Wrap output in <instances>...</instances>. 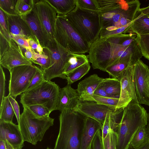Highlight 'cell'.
I'll list each match as a JSON object with an SVG mask.
<instances>
[{
	"label": "cell",
	"mask_w": 149,
	"mask_h": 149,
	"mask_svg": "<svg viewBox=\"0 0 149 149\" xmlns=\"http://www.w3.org/2000/svg\"><path fill=\"white\" fill-rule=\"evenodd\" d=\"M127 34L121 33L100 38L91 46L87 56L94 69L106 72L109 66L118 62L134 65L143 56L136 40L131 45L122 44Z\"/></svg>",
	"instance_id": "1"
},
{
	"label": "cell",
	"mask_w": 149,
	"mask_h": 149,
	"mask_svg": "<svg viewBox=\"0 0 149 149\" xmlns=\"http://www.w3.org/2000/svg\"><path fill=\"white\" fill-rule=\"evenodd\" d=\"M97 0L102 29L110 26L118 28L132 22L141 5L137 0Z\"/></svg>",
	"instance_id": "2"
},
{
	"label": "cell",
	"mask_w": 149,
	"mask_h": 149,
	"mask_svg": "<svg viewBox=\"0 0 149 149\" xmlns=\"http://www.w3.org/2000/svg\"><path fill=\"white\" fill-rule=\"evenodd\" d=\"M148 113L138 102L132 100L123 109V113L116 131L117 149H129L139 130L147 125Z\"/></svg>",
	"instance_id": "3"
},
{
	"label": "cell",
	"mask_w": 149,
	"mask_h": 149,
	"mask_svg": "<svg viewBox=\"0 0 149 149\" xmlns=\"http://www.w3.org/2000/svg\"><path fill=\"white\" fill-rule=\"evenodd\" d=\"M85 118L73 110L61 112L59 132L54 149H79Z\"/></svg>",
	"instance_id": "4"
},
{
	"label": "cell",
	"mask_w": 149,
	"mask_h": 149,
	"mask_svg": "<svg viewBox=\"0 0 149 149\" xmlns=\"http://www.w3.org/2000/svg\"><path fill=\"white\" fill-rule=\"evenodd\" d=\"M64 17L74 30L90 45L99 38L102 27L99 12L75 8Z\"/></svg>",
	"instance_id": "5"
},
{
	"label": "cell",
	"mask_w": 149,
	"mask_h": 149,
	"mask_svg": "<svg viewBox=\"0 0 149 149\" xmlns=\"http://www.w3.org/2000/svg\"><path fill=\"white\" fill-rule=\"evenodd\" d=\"M20 115V130L24 141L35 145L43 139L45 133L54 125V119L39 116L25 106Z\"/></svg>",
	"instance_id": "6"
},
{
	"label": "cell",
	"mask_w": 149,
	"mask_h": 149,
	"mask_svg": "<svg viewBox=\"0 0 149 149\" xmlns=\"http://www.w3.org/2000/svg\"><path fill=\"white\" fill-rule=\"evenodd\" d=\"M60 88L55 82L44 80L37 86L21 94L23 107L41 105L51 112L56 110Z\"/></svg>",
	"instance_id": "7"
},
{
	"label": "cell",
	"mask_w": 149,
	"mask_h": 149,
	"mask_svg": "<svg viewBox=\"0 0 149 149\" xmlns=\"http://www.w3.org/2000/svg\"><path fill=\"white\" fill-rule=\"evenodd\" d=\"M55 38L63 47L73 54L88 53L91 47L64 17L57 16Z\"/></svg>",
	"instance_id": "8"
},
{
	"label": "cell",
	"mask_w": 149,
	"mask_h": 149,
	"mask_svg": "<svg viewBox=\"0 0 149 149\" xmlns=\"http://www.w3.org/2000/svg\"><path fill=\"white\" fill-rule=\"evenodd\" d=\"M45 49L48 54L51 60V64L47 69L42 70L45 80L50 81L56 77L66 79L64 74L66 64L71 53L61 46L54 38L49 40Z\"/></svg>",
	"instance_id": "9"
},
{
	"label": "cell",
	"mask_w": 149,
	"mask_h": 149,
	"mask_svg": "<svg viewBox=\"0 0 149 149\" xmlns=\"http://www.w3.org/2000/svg\"><path fill=\"white\" fill-rule=\"evenodd\" d=\"M34 65H24L12 68L9 71V95L14 99L27 90L36 71Z\"/></svg>",
	"instance_id": "10"
},
{
	"label": "cell",
	"mask_w": 149,
	"mask_h": 149,
	"mask_svg": "<svg viewBox=\"0 0 149 149\" xmlns=\"http://www.w3.org/2000/svg\"><path fill=\"white\" fill-rule=\"evenodd\" d=\"M33 10L37 16L49 41L55 38L57 16L55 10L46 0H34Z\"/></svg>",
	"instance_id": "11"
},
{
	"label": "cell",
	"mask_w": 149,
	"mask_h": 149,
	"mask_svg": "<svg viewBox=\"0 0 149 149\" xmlns=\"http://www.w3.org/2000/svg\"><path fill=\"white\" fill-rule=\"evenodd\" d=\"M134 79L139 103L149 106V86L148 78L149 67L140 59L134 65Z\"/></svg>",
	"instance_id": "12"
},
{
	"label": "cell",
	"mask_w": 149,
	"mask_h": 149,
	"mask_svg": "<svg viewBox=\"0 0 149 149\" xmlns=\"http://www.w3.org/2000/svg\"><path fill=\"white\" fill-rule=\"evenodd\" d=\"M133 65H129L118 79L120 82L121 91L116 109L124 108L132 100L138 102L135 89Z\"/></svg>",
	"instance_id": "13"
},
{
	"label": "cell",
	"mask_w": 149,
	"mask_h": 149,
	"mask_svg": "<svg viewBox=\"0 0 149 149\" xmlns=\"http://www.w3.org/2000/svg\"><path fill=\"white\" fill-rule=\"evenodd\" d=\"M9 47L0 58V65L9 71L13 68L24 65H31L32 62L25 56L22 49L12 38Z\"/></svg>",
	"instance_id": "14"
},
{
	"label": "cell",
	"mask_w": 149,
	"mask_h": 149,
	"mask_svg": "<svg viewBox=\"0 0 149 149\" xmlns=\"http://www.w3.org/2000/svg\"><path fill=\"white\" fill-rule=\"evenodd\" d=\"M115 110L94 101L79 100L73 110L85 117L93 118L102 125L107 114Z\"/></svg>",
	"instance_id": "15"
},
{
	"label": "cell",
	"mask_w": 149,
	"mask_h": 149,
	"mask_svg": "<svg viewBox=\"0 0 149 149\" xmlns=\"http://www.w3.org/2000/svg\"><path fill=\"white\" fill-rule=\"evenodd\" d=\"M0 140L8 141L15 149H22L24 141L18 125L0 121Z\"/></svg>",
	"instance_id": "16"
},
{
	"label": "cell",
	"mask_w": 149,
	"mask_h": 149,
	"mask_svg": "<svg viewBox=\"0 0 149 149\" xmlns=\"http://www.w3.org/2000/svg\"><path fill=\"white\" fill-rule=\"evenodd\" d=\"M5 13L10 36H18L27 39H33L38 42L27 23L21 16Z\"/></svg>",
	"instance_id": "17"
},
{
	"label": "cell",
	"mask_w": 149,
	"mask_h": 149,
	"mask_svg": "<svg viewBox=\"0 0 149 149\" xmlns=\"http://www.w3.org/2000/svg\"><path fill=\"white\" fill-rule=\"evenodd\" d=\"M104 79L93 74L80 82L77 89L79 100L94 101V92Z\"/></svg>",
	"instance_id": "18"
},
{
	"label": "cell",
	"mask_w": 149,
	"mask_h": 149,
	"mask_svg": "<svg viewBox=\"0 0 149 149\" xmlns=\"http://www.w3.org/2000/svg\"><path fill=\"white\" fill-rule=\"evenodd\" d=\"M79 101L77 90L67 85L59 90L56 110L61 112L65 109L73 110Z\"/></svg>",
	"instance_id": "19"
},
{
	"label": "cell",
	"mask_w": 149,
	"mask_h": 149,
	"mask_svg": "<svg viewBox=\"0 0 149 149\" xmlns=\"http://www.w3.org/2000/svg\"><path fill=\"white\" fill-rule=\"evenodd\" d=\"M102 125L95 120L86 117L82 132L79 149H91L95 136Z\"/></svg>",
	"instance_id": "20"
},
{
	"label": "cell",
	"mask_w": 149,
	"mask_h": 149,
	"mask_svg": "<svg viewBox=\"0 0 149 149\" xmlns=\"http://www.w3.org/2000/svg\"><path fill=\"white\" fill-rule=\"evenodd\" d=\"M26 22L33 35L42 47L47 45L49 40L44 33L38 18L32 10L25 15L21 16Z\"/></svg>",
	"instance_id": "21"
},
{
	"label": "cell",
	"mask_w": 149,
	"mask_h": 149,
	"mask_svg": "<svg viewBox=\"0 0 149 149\" xmlns=\"http://www.w3.org/2000/svg\"><path fill=\"white\" fill-rule=\"evenodd\" d=\"M52 7L57 16L63 17L72 11L75 7L77 0H46Z\"/></svg>",
	"instance_id": "22"
},
{
	"label": "cell",
	"mask_w": 149,
	"mask_h": 149,
	"mask_svg": "<svg viewBox=\"0 0 149 149\" xmlns=\"http://www.w3.org/2000/svg\"><path fill=\"white\" fill-rule=\"evenodd\" d=\"M127 32L137 35L149 34V16L143 15L135 19Z\"/></svg>",
	"instance_id": "23"
},
{
	"label": "cell",
	"mask_w": 149,
	"mask_h": 149,
	"mask_svg": "<svg viewBox=\"0 0 149 149\" xmlns=\"http://www.w3.org/2000/svg\"><path fill=\"white\" fill-rule=\"evenodd\" d=\"M89 62L87 56L85 54L72 53L65 66L64 74L65 75L74 69Z\"/></svg>",
	"instance_id": "24"
},
{
	"label": "cell",
	"mask_w": 149,
	"mask_h": 149,
	"mask_svg": "<svg viewBox=\"0 0 149 149\" xmlns=\"http://www.w3.org/2000/svg\"><path fill=\"white\" fill-rule=\"evenodd\" d=\"M102 84L106 93L110 96L119 98L121 91L120 80L117 78H104Z\"/></svg>",
	"instance_id": "25"
},
{
	"label": "cell",
	"mask_w": 149,
	"mask_h": 149,
	"mask_svg": "<svg viewBox=\"0 0 149 149\" xmlns=\"http://www.w3.org/2000/svg\"><path fill=\"white\" fill-rule=\"evenodd\" d=\"M91 66L89 62L84 64L66 74L68 84L71 85L80 79L88 72Z\"/></svg>",
	"instance_id": "26"
},
{
	"label": "cell",
	"mask_w": 149,
	"mask_h": 149,
	"mask_svg": "<svg viewBox=\"0 0 149 149\" xmlns=\"http://www.w3.org/2000/svg\"><path fill=\"white\" fill-rule=\"evenodd\" d=\"M14 114V111L8 96L5 97L0 106V121L12 122Z\"/></svg>",
	"instance_id": "27"
},
{
	"label": "cell",
	"mask_w": 149,
	"mask_h": 149,
	"mask_svg": "<svg viewBox=\"0 0 149 149\" xmlns=\"http://www.w3.org/2000/svg\"><path fill=\"white\" fill-rule=\"evenodd\" d=\"M147 125L142 127L135 135L131 144V147L136 148L149 141V132Z\"/></svg>",
	"instance_id": "28"
},
{
	"label": "cell",
	"mask_w": 149,
	"mask_h": 149,
	"mask_svg": "<svg viewBox=\"0 0 149 149\" xmlns=\"http://www.w3.org/2000/svg\"><path fill=\"white\" fill-rule=\"evenodd\" d=\"M44 49L43 54H41L36 53L34 50L31 49L32 57L31 61L33 63L40 65L42 70L47 69L51 64L50 57L46 50Z\"/></svg>",
	"instance_id": "29"
},
{
	"label": "cell",
	"mask_w": 149,
	"mask_h": 149,
	"mask_svg": "<svg viewBox=\"0 0 149 149\" xmlns=\"http://www.w3.org/2000/svg\"><path fill=\"white\" fill-rule=\"evenodd\" d=\"M34 0H17L15 7L17 15L22 16L31 11L33 8Z\"/></svg>",
	"instance_id": "30"
},
{
	"label": "cell",
	"mask_w": 149,
	"mask_h": 149,
	"mask_svg": "<svg viewBox=\"0 0 149 149\" xmlns=\"http://www.w3.org/2000/svg\"><path fill=\"white\" fill-rule=\"evenodd\" d=\"M130 65L126 63L118 62L107 67L106 72L113 78L118 79Z\"/></svg>",
	"instance_id": "31"
},
{
	"label": "cell",
	"mask_w": 149,
	"mask_h": 149,
	"mask_svg": "<svg viewBox=\"0 0 149 149\" xmlns=\"http://www.w3.org/2000/svg\"><path fill=\"white\" fill-rule=\"evenodd\" d=\"M136 39L143 56L149 60V33L137 34Z\"/></svg>",
	"instance_id": "32"
},
{
	"label": "cell",
	"mask_w": 149,
	"mask_h": 149,
	"mask_svg": "<svg viewBox=\"0 0 149 149\" xmlns=\"http://www.w3.org/2000/svg\"><path fill=\"white\" fill-rule=\"evenodd\" d=\"M117 134L113 130L110 131L104 139H102V149H117Z\"/></svg>",
	"instance_id": "33"
},
{
	"label": "cell",
	"mask_w": 149,
	"mask_h": 149,
	"mask_svg": "<svg viewBox=\"0 0 149 149\" xmlns=\"http://www.w3.org/2000/svg\"><path fill=\"white\" fill-rule=\"evenodd\" d=\"M119 98V97H105L94 95V101L98 104L115 109H116L118 105Z\"/></svg>",
	"instance_id": "34"
},
{
	"label": "cell",
	"mask_w": 149,
	"mask_h": 149,
	"mask_svg": "<svg viewBox=\"0 0 149 149\" xmlns=\"http://www.w3.org/2000/svg\"><path fill=\"white\" fill-rule=\"evenodd\" d=\"M17 1V0H0V9L9 15H17L15 12Z\"/></svg>",
	"instance_id": "35"
},
{
	"label": "cell",
	"mask_w": 149,
	"mask_h": 149,
	"mask_svg": "<svg viewBox=\"0 0 149 149\" xmlns=\"http://www.w3.org/2000/svg\"><path fill=\"white\" fill-rule=\"evenodd\" d=\"M79 7L84 9L99 12L100 8L97 0H77Z\"/></svg>",
	"instance_id": "36"
},
{
	"label": "cell",
	"mask_w": 149,
	"mask_h": 149,
	"mask_svg": "<svg viewBox=\"0 0 149 149\" xmlns=\"http://www.w3.org/2000/svg\"><path fill=\"white\" fill-rule=\"evenodd\" d=\"M132 22L126 26L118 28L117 29L112 31H108L105 29H102L100 34L99 38H102L121 33L125 34L127 32L128 30L130 28Z\"/></svg>",
	"instance_id": "37"
},
{
	"label": "cell",
	"mask_w": 149,
	"mask_h": 149,
	"mask_svg": "<svg viewBox=\"0 0 149 149\" xmlns=\"http://www.w3.org/2000/svg\"><path fill=\"white\" fill-rule=\"evenodd\" d=\"M0 32L10 42L11 39L9 31L6 16L4 13L0 9Z\"/></svg>",
	"instance_id": "38"
},
{
	"label": "cell",
	"mask_w": 149,
	"mask_h": 149,
	"mask_svg": "<svg viewBox=\"0 0 149 149\" xmlns=\"http://www.w3.org/2000/svg\"><path fill=\"white\" fill-rule=\"evenodd\" d=\"M44 80L42 70L37 66L36 73L26 91L37 86Z\"/></svg>",
	"instance_id": "39"
},
{
	"label": "cell",
	"mask_w": 149,
	"mask_h": 149,
	"mask_svg": "<svg viewBox=\"0 0 149 149\" xmlns=\"http://www.w3.org/2000/svg\"><path fill=\"white\" fill-rule=\"evenodd\" d=\"M27 107L33 113L40 117L49 116L51 112L47 108L41 105H34Z\"/></svg>",
	"instance_id": "40"
},
{
	"label": "cell",
	"mask_w": 149,
	"mask_h": 149,
	"mask_svg": "<svg viewBox=\"0 0 149 149\" xmlns=\"http://www.w3.org/2000/svg\"><path fill=\"white\" fill-rule=\"evenodd\" d=\"M5 75L3 68L0 65V104H1L5 96Z\"/></svg>",
	"instance_id": "41"
},
{
	"label": "cell",
	"mask_w": 149,
	"mask_h": 149,
	"mask_svg": "<svg viewBox=\"0 0 149 149\" xmlns=\"http://www.w3.org/2000/svg\"><path fill=\"white\" fill-rule=\"evenodd\" d=\"M9 42L5 36L0 32V58L8 49Z\"/></svg>",
	"instance_id": "42"
},
{
	"label": "cell",
	"mask_w": 149,
	"mask_h": 149,
	"mask_svg": "<svg viewBox=\"0 0 149 149\" xmlns=\"http://www.w3.org/2000/svg\"><path fill=\"white\" fill-rule=\"evenodd\" d=\"M11 38L21 47L25 49H31L29 43L30 39H27L18 36L11 35Z\"/></svg>",
	"instance_id": "43"
},
{
	"label": "cell",
	"mask_w": 149,
	"mask_h": 149,
	"mask_svg": "<svg viewBox=\"0 0 149 149\" xmlns=\"http://www.w3.org/2000/svg\"><path fill=\"white\" fill-rule=\"evenodd\" d=\"M91 149H102L101 129L96 133L94 139Z\"/></svg>",
	"instance_id": "44"
},
{
	"label": "cell",
	"mask_w": 149,
	"mask_h": 149,
	"mask_svg": "<svg viewBox=\"0 0 149 149\" xmlns=\"http://www.w3.org/2000/svg\"><path fill=\"white\" fill-rule=\"evenodd\" d=\"M8 96L12 105L15 113V114L17 121L18 125L19 126V125L20 116L19 106L17 102L15 100V99L9 95H8Z\"/></svg>",
	"instance_id": "45"
},
{
	"label": "cell",
	"mask_w": 149,
	"mask_h": 149,
	"mask_svg": "<svg viewBox=\"0 0 149 149\" xmlns=\"http://www.w3.org/2000/svg\"><path fill=\"white\" fill-rule=\"evenodd\" d=\"M94 95L102 97H111L106 93L102 84V82H101V83L99 85L95 90L94 92Z\"/></svg>",
	"instance_id": "46"
},
{
	"label": "cell",
	"mask_w": 149,
	"mask_h": 149,
	"mask_svg": "<svg viewBox=\"0 0 149 149\" xmlns=\"http://www.w3.org/2000/svg\"><path fill=\"white\" fill-rule=\"evenodd\" d=\"M143 15L149 16V5L147 7L140 8L137 12L135 19Z\"/></svg>",
	"instance_id": "47"
},
{
	"label": "cell",
	"mask_w": 149,
	"mask_h": 149,
	"mask_svg": "<svg viewBox=\"0 0 149 149\" xmlns=\"http://www.w3.org/2000/svg\"><path fill=\"white\" fill-rule=\"evenodd\" d=\"M29 45L32 49L36 50L39 43L33 39H30L29 41Z\"/></svg>",
	"instance_id": "48"
},
{
	"label": "cell",
	"mask_w": 149,
	"mask_h": 149,
	"mask_svg": "<svg viewBox=\"0 0 149 149\" xmlns=\"http://www.w3.org/2000/svg\"><path fill=\"white\" fill-rule=\"evenodd\" d=\"M24 55L27 59L31 61L32 57L31 49H26Z\"/></svg>",
	"instance_id": "49"
},
{
	"label": "cell",
	"mask_w": 149,
	"mask_h": 149,
	"mask_svg": "<svg viewBox=\"0 0 149 149\" xmlns=\"http://www.w3.org/2000/svg\"><path fill=\"white\" fill-rule=\"evenodd\" d=\"M134 149H149V141Z\"/></svg>",
	"instance_id": "50"
},
{
	"label": "cell",
	"mask_w": 149,
	"mask_h": 149,
	"mask_svg": "<svg viewBox=\"0 0 149 149\" xmlns=\"http://www.w3.org/2000/svg\"><path fill=\"white\" fill-rule=\"evenodd\" d=\"M36 50L37 52L39 53V54H43V48L40 44H39Z\"/></svg>",
	"instance_id": "51"
},
{
	"label": "cell",
	"mask_w": 149,
	"mask_h": 149,
	"mask_svg": "<svg viewBox=\"0 0 149 149\" xmlns=\"http://www.w3.org/2000/svg\"><path fill=\"white\" fill-rule=\"evenodd\" d=\"M4 142L6 144V149H15L8 141H6Z\"/></svg>",
	"instance_id": "52"
},
{
	"label": "cell",
	"mask_w": 149,
	"mask_h": 149,
	"mask_svg": "<svg viewBox=\"0 0 149 149\" xmlns=\"http://www.w3.org/2000/svg\"><path fill=\"white\" fill-rule=\"evenodd\" d=\"M6 146L4 141L0 140V149H6Z\"/></svg>",
	"instance_id": "53"
},
{
	"label": "cell",
	"mask_w": 149,
	"mask_h": 149,
	"mask_svg": "<svg viewBox=\"0 0 149 149\" xmlns=\"http://www.w3.org/2000/svg\"><path fill=\"white\" fill-rule=\"evenodd\" d=\"M147 126L149 128V112L148 113V123Z\"/></svg>",
	"instance_id": "54"
},
{
	"label": "cell",
	"mask_w": 149,
	"mask_h": 149,
	"mask_svg": "<svg viewBox=\"0 0 149 149\" xmlns=\"http://www.w3.org/2000/svg\"><path fill=\"white\" fill-rule=\"evenodd\" d=\"M148 82L149 86V74L148 78Z\"/></svg>",
	"instance_id": "55"
},
{
	"label": "cell",
	"mask_w": 149,
	"mask_h": 149,
	"mask_svg": "<svg viewBox=\"0 0 149 149\" xmlns=\"http://www.w3.org/2000/svg\"><path fill=\"white\" fill-rule=\"evenodd\" d=\"M147 128H148V131L149 132V127H148L147 126Z\"/></svg>",
	"instance_id": "56"
},
{
	"label": "cell",
	"mask_w": 149,
	"mask_h": 149,
	"mask_svg": "<svg viewBox=\"0 0 149 149\" xmlns=\"http://www.w3.org/2000/svg\"><path fill=\"white\" fill-rule=\"evenodd\" d=\"M47 149H50L49 148L47 147Z\"/></svg>",
	"instance_id": "57"
},
{
	"label": "cell",
	"mask_w": 149,
	"mask_h": 149,
	"mask_svg": "<svg viewBox=\"0 0 149 149\" xmlns=\"http://www.w3.org/2000/svg\"><path fill=\"white\" fill-rule=\"evenodd\" d=\"M129 149H132L131 147H130Z\"/></svg>",
	"instance_id": "58"
}]
</instances>
